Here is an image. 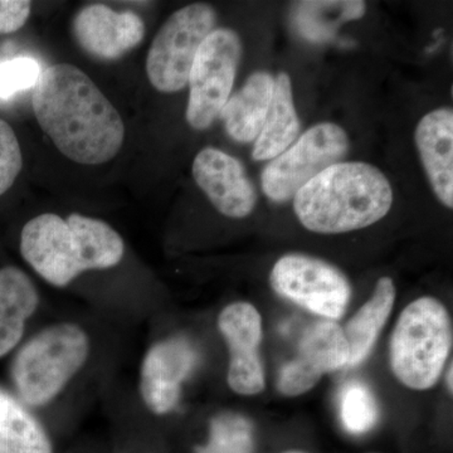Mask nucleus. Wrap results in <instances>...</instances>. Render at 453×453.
<instances>
[{
    "mask_svg": "<svg viewBox=\"0 0 453 453\" xmlns=\"http://www.w3.org/2000/svg\"><path fill=\"white\" fill-rule=\"evenodd\" d=\"M41 129L59 153L82 165H100L121 150L120 113L76 65L58 64L42 71L32 96Z\"/></svg>",
    "mask_w": 453,
    "mask_h": 453,
    "instance_id": "obj_1",
    "label": "nucleus"
},
{
    "mask_svg": "<svg viewBox=\"0 0 453 453\" xmlns=\"http://www.w3.org/2000/svg\"><path fill=\"white\" fill-rule=\"evenodd\" d=\"M20 253L44 281L65 288L83 273L118 266L125 243L104 220L79 213L65 219L46 213L23 226Z\"/></svg>",
    "mask_w": 453,
    "mask_h": 453,
    "instance_id": "obj_2",
    "label": "nucleus"
},
{
    "mask_svg": "<svg viewBox=\"0 0 453 453\" xmlns=\"http://www.w3.org/2000/svg\"><path fill=\"white\" fill-rule=\"evenodd\" d=\"M392 204L386 175L371 164L357 162L334 164L294 196L301 225L320 234L366 228L383 219Z\"/></svg>",
    "mask_w": 453,
    "mask_h": 453,
    "instance_id": "obj_3",
    "label": "nucleus"
},
{
    "mask_svg": "<svg viewBox=\"0 0 453 453\" xmlns=\"http://www.w3.org/2000/svg\"><path fill=\"white\" fill-rule=\"evenodd\" d=\"M453 342L451 316L436 297L422 296L402 311L389 342L393 374L404 387L428 390L436 386Z\"/></svg>",
    "mask_w": 453,
    "mask_h": 453,
    "instance_id": "obj_4",
    "label": "nucleus"
},
{
    "mask_svg": "<svg viewBox=\"0 0 453 453\" xmlns=\"http://www.w3.org/2000/svg\"><path fill=\"white\" fill-rule=\"evenodd\" d=\"M89 338L73 323L50 325L18 351L12 377L18 395L32 407L52 402L88 362Z\"/></svg>",
    "mask_w": 453,
    "mask_h": 453,
    "instance_id": "obj_5",
    "label": "nucleus"
},
{
    "mask_svg": "<svg viewBox=\"0 0 453 453\" xmlns=\"http://www.w3.org/2000/svg\"><path fill=\"white\" fill-rule=\"evenodd\" d=\"M216 23V11L203 3L187 5L168 18L146 58V73L155 89L173 94L188 86L196 52Z\"/></svg>",
    "mask_w": 453,
    "mask_h": 453,
    "instance_id": "obj_6",
    "label": "nucleus"
},
{
    "mask_svg": "<svg viewBox=\"0 0 453 453\" xmlns=\"http://www.w3.org/2000/svg\"><path fill=\"white\" fill-rule=\"evenodd\" d=\"M241 57L242 42L229 28L214 29L199 47L188 80L186 118L193 129H208L219 118L231 97Z\"/></svg>",
    "mask_w": 453,
    "mask_h": 453,
    "instance_id": "obj_7",
    "label": "nucleus"
},
{
    "mask_svg": "<svg viewBox=\"0 0 453 453\" xmlns=\"http://www.w3.org/2000/svg\"><path fill=\"white\" fill-rule=\"evenodd\" d=\"M348 150V134L339 125H315L271 160L262 172V190L271 201H290L316 175L342 163Z\"/></svg>",
    "mask_w": 453,
    "mask_h": 453,
    "instance_id": "obj_8",
    "label": "nucleus"
},
{
    "mask_svg": "<svg viewBox=\"0 0 453 453\" xmlns=\"http://www.w3.org/2000/svg\"><path fill=\"white\" fill-rule=\"evenodd\" d=\"M271 288L283 299L324 320H338L351 297L348 277L338 267L303 253H288L270 273Z\"/></svg>",
    "mask_w": 453,
    "mask_h": 453,
    "instance_id": "obj_9",
    "label": "nucleus"
},
{
    "mask_svg": "<svg viewBox=\"0 0 453 453\" xmlns=\"http://www.w3.org/2000/svg\"><path fill=\"white\" fill-rule=\"evenodd\" d=\"M350 348L344 330L333 320L310 325L297 348V356L282 366L277 389L286 396H299L314 388L323 375L349 366Z\"/></svg>",
    "mask_w": 453,
    "mask_h": 453,
    "instance_id": "obj_10",
    "label": "nucleus"
},
{
    "mask_svg": "<svg viewBox=\"0 0 453 453\" xmlns=\"http://www.w3.org/2000/svg\"><path fill=\"white\" fill-rule=\"evenodd\" d=\"M219 329L229 350L226 381L241 395H256L265 389V369L259 356L262 318L250 303H229L220 311Z\"/></svg>",
    "mask_w": 453,
    "mask_h": 453,
    "instance_id": "obj_11",
    "label": "nucleus"
},
{
    "mask_svg": "<svg viewBox=\"0 0 453 453\" xmlns=\"http://www.w3.org/2000/svg\"><path fill=\"white\" fill-rule=\"evenodd\" d=\"M196 359V349L186 338L162 340L151 347L140 372V392L150 412L163 416L177 407L181 386Z\"/></svg>",
    "mask_w": 453,
    "mask_h": 453,
    "instance_id": "obj_12",
    "label": "nucleus"
},
{
    "mask_svg": "<svg viewBox=\"0 0 453 453\" xmlns=\"http://www.w3.org/2000/svg\"><path fill=\"white\" fill-rule=\"evenodd\" d=\"M192 172L196 183L223 216L242 219L255 210L257 193L240 160L219 149L205 148L196 155Z\"/></svg>",
    "mask_w": 453,
    "mask_h": 453,
    "instance_id": "obj_13",
    "label": "nucleus"
},
{
    "mask_svg": "<svg viewBox=\"0 0 453 453\" xmlns=\"http://www.w3.org/2000/svg\"><path fill=\"white\" fill-rule=\"evenodd\" d=\"M73 31L74 40L88 55L100 61H115L142 43L145 23L134 12L91 4L76 14Z\"/></svg>",
    "mask_w": 453,
    "mask_h": 453,
    "instance_id": "obj_14",
    "label": "nucleus"
},
{
    "mask_svg": "<svg viewBox=\"0 0 453 453\" xmlns=\"http://www.w3.org/2000/svg\"><path fill=\"white\" fill-rule=\"evenodd\" d=\"M423 168L434 195L453 207V112L441 107L423 116L414 133Z\"/></svg>",
    "mask_w": 453,
    "mask_h": 453,
    "instance_id": "obj_15",
    "label": "nucleus"
},
{
    "mask_svg": "<svg viewBox=\"0 0 453 453\" xmlns=\"http://www.w3.org/2000/svg\"><path fill=\"white\" fill-rule=\"evenodd\" d=\"M275 91V77L258 71L249 77L242 88L229 97L219 118L225 122L226 133L238 142L257 139L264 127L268 107Z\"/></svg>",
    "mask_w": 453,
    "mask_h": 453,
    "instance_id": "obj_16",
    "label": "nucleus"
},
{
    "mask_svg": "<svg viewBox=\"0 0 453 453\" xmlns=\"http://www.w3.org/2000/svg\"><path fill=\"white\" fill-rule=\"evenodd\" d=\"M38 303L37 288L22 270L13 266L0 270V357L19 344Z\"/></svg>",
    "mask_w": 453,
    "mask_h": 453,
    "instance_id": "obj_17",
    "label": "nucleus"
},
{
    "mask_svg": "<svg viewBox=\"0 0 453 453\" xmlns=\"http://www.w3.org/2000/svg\"><path fill=\"white\" fill-rule=\"evenodd\" d=\"M299 134L300 120L295 109L291 80L288 73H280L275 79V91L264 127L253 146V159H275L294 144Z\"/></svg>",
    "mask_w": 453,
    "mask_h": 453,
    "instance_id": "obj_18",
    "label": "nucleus"
},
{
    "mask_svg": "<svg viewBox=\"0 0 453 453\" xmlns=\"http://www.w3.org/2000/svg\"><path fill=\"white\" fill-rule=\"evenodd\" d=\"M395 281L390 277H381L375 285L371 299L345 325L342 330L350 348L349 366L362 365L372 353L395 308Z\"/></svg>",
    "mask_w": 453,
    "mask_h": 453,
    "instance_id": "obj_19",
    "label": "nucleus"
},
{
    "mask_svg": "<svg viewBox=\"0 0 453 453\" xmlns=\"http://www.w3.org/2000/svg\"><path fill=\"white\" fill-rule=\"evenodd\" d=\"M0 453H53L41 423L20 402L0 389Z\"/></svg>",
    "mask_w": 453,
    "mask_h": 453,
    "instance_id": "obj_20",
    "label": "nucleus"
},
{
    "mask_svg": "<svg viewBox=\"0 0 453 453\" xmlns=\"http://www.w3.org/2000/svg\"><path fill=\"white\" fill-rule=\"evenodd\" d=\"M366 11L365 2H303L295 12V23L303 38L327 42L335 37L342 23L359 19Z\"/></svg>",
    "mask_w": 453,
    "mask_h": 453,
    "instance_id": "obj_21",
    "label": "nucleus"
},
{
    "mask_svg": "<svg viewBox=\"0 0 453 453\" xmlns=\"http://www.w3.org/2000/svg\"><path fill=\"white\" fill-rule=\"evenodd\" d=\"M196 453H255V429L238 413H222L211 419L210 440Z\"/></svg>",
    "mask_w": 453,
    "mask_h": 453,
    "instance_id": "obj_22",
    "label": "nucleus"
},
{
    "mask_svg": "<svg viewBox=\"0 0 453 453\" xmlns=\"http://www.w3.org/2000/svg\"><path fill=\"white\" fill-rule=\"evenodd\" d=\"M339 405L340 418L349 434H366L380 419L377 398L363 381L348 383L340 393Z\"/></svg>",
    "mask_w": 453,
    "mask_h": 453,
    "instance_id": "obj_23",
    "label": "nucleus"
},
{
    "mask_svg": "<svg viewBox=\"0 0 453 453\" xmlns=\"http://www.w3.org/2000/svg\"><path fill=\"white\" fill-rule=\"evenodd\" d=\"M42 71L31 57H17L0 64V98H9L18 92L35 88Z\"/></svg>",
    "mask_w": 453,
    "mask_h": 453,
    "instance_id": "obj_24",
    "label": "nucleus"
},
{
    "mask_svg": "<svg viewBox=\"0 0 453 453\" xmlns=\"http://www.w3.org/2000/svg\"><path fill=\"white\" fill-rule=\"evenodd\" d=\"M22 168V150L16 133L0 119V196L13 187Z\"/></svg>",
    "mask_w": 453,
    "mask_h": 453,
    "instance_id": "obj_25",
    "label": "nucleus"
},
{
    "mask_svg": "<svg viewBox=\"0 0 453 453\" xmlns=\"http://www.w3.org/2000/svg\"><path fill=\"white\" fill-rule=\"evenodd\" d=\"M31 11L32 3L27 0H0V35L19 31Z\"/></svg>",
    "mask_w": 453,
    "mask_h": 453,
    "instance_id": "obj_26",
    "label": "nucleus"
},
{
    "mask_svg": "<svg viewBox=\"0 0 453 453\" xmlns=\"http://www.w3.org/2000/svg\"><path fill=\"white\" fill-rule=\"evenodd\" d=\"M452 372H453V366H452V363H451V365H449V371H447V374H446L447 388H449V393H451V395H452V388H453Z\"/></svg>",
    "mask_w": 453,
    "mask_h": 453,
    "instance_id": "obj_27",
    "label": "nucleus"
},
{
    "mask_svg": "<svg viewBox=\"0 0 453 453\" xmlns=\"http://www.w3.org/2000/svg\"><path fill=\"white\" fill-rule=\"evenodd\" d=\"M283 453H305V452H301V451H288V452H283Z\"/></svg>",
    "mask_w": 453,
    "mask_h": 453,
    "instance_id": "obj_28",
    "label": "nucleus"
}]
</instances>
